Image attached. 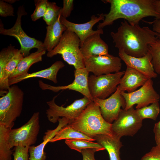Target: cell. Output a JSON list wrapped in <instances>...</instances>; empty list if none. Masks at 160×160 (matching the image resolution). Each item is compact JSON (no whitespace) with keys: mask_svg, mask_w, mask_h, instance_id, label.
Segmentation results:
<instances>
[{"mask_svg":"<svg viewBox=\"0 0 160 160\" xmlns=\"http://www.w3.org/2000/svg\"><path fill=\"white\" fill-rule=\"evenodd\" d=\"M110 34L115 47L119 50L137 57L145 56L149 51L150 45L158 39L157 34L149 27L131 25L124 20L117 31Z\"/></svg>","mask_w":160,"mask_h":160,"instance_id":"cell-1","label":"cell"},{"mask_svg":"<svg viewBox=\"0 0 160 160\" xmlns=\"http://www.w3.org/2000/svg\"><path fill=\"white\" fill-rule=\"evenodd\" d=\"M154 0H106L102 1L110 4V10L103 15L104 19L99 23L98 29L112 25L114 21L122 18L132 25H139L143 18L151 16L160 19V14L153 4Z\"/></svg>","mask_w":160,"mask_h":160,"instance_id":"cell-2","label":"cell"},{"mask_svg":"<svg viewBox=\"0 0 160 160\" xmlns=\"http://www.w3.org/2000/svg\"><path fill=\"white\" fill-rule=\"evenodd\" d=\"M86 135L93 137L100 134L113 135L112 124L103 118L99 106L92 101L76 118L68 124Z\"/></svg>","mask_w":160,"mask_h":160,"instance_id":"cell-3","label":"cell"},{"mask_svg":"<svg viewBox=\"0 0 160 160\" xmlns=\"http://www.w3.org/2000/svg\"><path fill=\"white\" fill-rule=\"evenodd\" d=\"M80 42L76 34L67 30L64 32L57 45L52 51L48 52L47 55L52 57L60 54L63 60L73 66L75 70L85 68V59L80 49Z\"/></svg>","mask_w":160,"mask_h":160,"instance_id":"cell-4","label":"cell"},{"mask_svg":"<svg viewBox=\"0 0 160 160\" xmlns=\"http://www.w3.org/2000/svg\"><path fill=\"white\" fill-rule=\"evenodd\" d=\"M24 93L17 85H13L0 98V124L11 128L21 113Z\"/></svg>","mask_w":160,"mask_h":160,"instance_id":"cell-5","label":"cell"},{"mask_svg":"<svg viewBox=\"0 0 160 160\" xmlns=\"http://www.w3.org/2000/svg\"><path fill=\"white\" fill-rule=\"evenodd\" d=\"M27 14L24 6H20L18 8L17 17L15 23L12 28L5 29L1 20L0 23V34L15 38L20 44V48L19 50L24 57L30 54L31 50L33 48L46 50L43 42L28 36L22 28L21 17Z\"/></svg>","mask_w":160,"mask_h":160,"instance_id":"cell-6","label":"cell"},{"mask_svg":"<svg viewBox=\"0 0 160 160\" xmlns=\"http://www.w3.org/2000/svg\"><path fill=\"white\" fill-rule=\"evenodd\" d=\"M39 113H34L29 121L20 127L10 129L9 141L10 147L33 145L37 140L40 129Z\"/></svg>","mask_w":160,"mask_h":160,"instance_id":"cell-7","label":"cell"},{"mask_svg":"<svg viewBox=\"0 0 160 160\" xmlns=\"http://www.w3.org/2000/svg\"><path fill=\"white\" fill-rule=\"evenodd\" d=\"M125 71L97 76L91 75L88 77L89 91L92 100L95 98H106L116 90Z\"/></svg>","mask_w":160,"mask_h":160,"instance_id":"cell-8","label":"cell"},{"mask_svg":"<svg viewBox=\"0 0 160 160\" xmlns=\"http://www.w3.org/2000/svg\"><path fill=\"white\" fill-rule=\"evenodd\" d=\"M57 96H55L47 103L49 108L46 111L48 119L50 122L55 123L60 117H65L69 121V123L77 117L92 100L87 97H84L75 100L71 105L65 107L57 105L55 102ZM68 123V124H69Z\"/></svg>","mask_w":160,"mask_h":160,"instance_id":"cell-9","label":"cell"},{"mask_svg":"<svg viewBox=\"0 0 160 160\" xmlns=\"http://www.w3.org/2000/svg\"><path fill=\"white\" fill-rule=\"evenodd\" d=\"M143 121L133 106L127 110L121 109L117 118L112 124L113 133L121 138L133 136L142 126Z\"/></svg>","mask_w":160,"mask_h":160,"instance_id":"cell-10","label":"cell"},{"mask_svg":"<svg viewBox=\"0 0 160 160\" xmlns=\"http://www.w3.org/2000/svg\"><path fill=\"white\" fill-rule=\"evenodd\" d=\"M24 57L20 50L11 44L0 52V94L10 87L9 78L20 60Z\"/></svg>","mask_w":160,"mask_h":160,"instance_id":"cell-11","label":"cell"},{"mask_svg":"<svg viewBox=\"0 0 160 160\" xmlns=\"http://www.w3.org/2000/svg\"><path fill=\"white\" fill-rule=\"evenodd\" d=\"M121 94L126 102L124 109L127 110L136 104V109L159 102L160 97L153 87L152 79H149L145 84L138 90L130 93L121 91Z\"/></svg>","mask_w":160,"mask_h":160,"instance_id":"cell-12","label":"cell"},{"mask_svg":"<svg viewBox=\"0 0 160 160\" xmlns=\"http://www.w3.org/2000/svg\"><path fill=\"white\" fill-rule=\"evenodd\" d=\"M84 59L85 68L89 73L97 76L119 72L121 67V58L109 54Z\"/></svg>","mask_w":160,"mask_h":160,"instance_id":"cell-13","label":"cell"},{"mask_svg":"<svg viewBox=\"0 0 160 160\" xmlns=\"http://www.w3.org/2000/svg\"><path fill=\"white\" fill-rule=\"evenodd\" d=\"M121 92L118 85L116 91L108 98L93 99L92 101L99 106L104 119L109 123L112 124L116 119L121 108H125V100Z\"/></svg>","mask_w":160,"mask_h":160,"instance_id":"cell-14","label":"cell"},{"mask_svg":"<svg viewBox=\"0 0 160 160\" xmlns=\"http://www.w3.org/2000/svg\"><path fill=\"white\" fill-rule=\"evenodd\" d=\"M74 72L75 78L73 82L67 85L53 86L46 84L41 80H39L38 82L39 87L42 90H49L54 92L67 89L74 90L92 100L88 87L89 72L85 68L75 70Z\"/></svg>","mask_w":160,"mask_h":160,"instance_id":"cell-15","label":"cell"},{"mask_svg":"<svg viewBox=\"0 0 160 160\" xmlns=\"http://www.w3.org/2000/svg\"><path fill=\"white\" fill-rule=\"evenodd\" d=\"M101 13L99 15L98 17L92 15L89 21L83 23L77 24L72 22L61 15L60 20L61 23L66 27L67 30L76 34L80 40L81 44L88 37L93 34L97 33L102 34L103 33V29H97L95 31L92 29V27L96 23L101 20H104L105 17Z\"/></svg>","mask_w":160,"mask_h":160,"instance_id":"cell-16","label":"cell"},{"mask_svg":"<svg viewBox=\"0 0 160 160\" xmlns=\"http://www.w3.org/2000/svg\"><path fill=\"white\" fill-rule=\"evenodd\" d=\"M118 55L127 66L136 70L149 79L157 77V74L154 71L152 62V57L149 50L145 56L140 57L130 56L121 50H119Z\"/></svg>","mask_w":160,"mask_h":160,"instance_id":"cell-17","label":"cell"},{"mask_svg":"<svg viewBox=\"0 0 160 160\" xmlns=\"http://www.w3.org/2000/svg\"><path fill=\"white\" fill-rule=\"evenodd\" d=\"M100 33L93 34L80 44V51L84 59L92 56L107 55L108 46L100 37Z\"/></svg>","mask_w":160,"mask_h":160,"instance_id":"cell-18","label":"cell"},{"mask_svg":"<svg viewBox=\"0 0 160 160\" xmlns=\"http://www.w3.org/2000/svg\"><path fill=\"white\" fill-rule=\"evenodd\" d=\"M149 79L136 70L128 66L121 79L119 85L121 91L130 93L143 85Z\"/></svg>","mask_w":160,"mask_h":160,"instance_id":"cell-19","label":"cell"},{"mask_svg":"<svg viewBox=\"0 0 160 160\" xmlns=\"http://www.w3.org/2000/svg\"><path fill=\"white\" fill-rule=\"evenodd\" d=\"M58 121L59 124L55 129L48 130L45 132L42 143L37 146L33 145L29 147L28 160H46V155L44 150L45 145L61 129L69 123L68 119L65 117L60 118Z\"/></svg>","mask_w":160,"mask_h":160,"instance_id":"cell-20","label":"cell"},{"mask_svg":"<svg viewBox=\"0 0 160 160\" xmlns=\"http://www.w3.org/2000/svg\"><path fill=\"white\" fill-rule=\"evenodd\" d=\"M65 66L61 61H57L48 68L31 73H28L13 78L9 79V86L14 85L24 80L33 77L44 78L52 81L54 83L57 82V75L60 69Z\"/></svg>","mask_w":160,"mask_h":160,"instance_id":"cell-21","label":"cell"},{"mask_svg":"<svg viewBox=\"0 0 160 160\" xmlns=\"http://www.w3.org/2000/svg\"><path fill=\"white\" fill-rule=\"evenodd\" d=\"M93 138L107 151L110 160H121L120 150L123 145L120 140L121 137L113 134L112 136L100 134Z\"/></svg>","mask_w":160,"mask_h":160,"instance_id":"cell-22","label":"cell"},{"mask_svg":"<svg viewBox=\"0 0 160 160\" xmlns=\"http://www.w3.org/2000/svg\"><path fill=\"white\" fill-rule=\"evenodd\" d=\"M61 14L52 24L46 27V34L44 44L48 52L52 51L58 44L64 32L67 30L60 20Z\"/></svg>","mask_w":160,"mask_h":160,"instance_id":"cell-23","label":"cell"},{"mask_svg":"<svg viewBox=\"0 0 160 160\" xmlns=\"http://www.w3.org/2000/svg\"><path fill=\"white\" fill-rule=\"evenodd\" d=\"M46 50L37 49L35 52L24 57L19 62L15 69L10 75L9 79L15 78L28 73L30 67L33 64L42 60V56Z\"/></svg>","mask_w":160,"mask_h":160,"instance_id":"cell-24","label":"cell"},{"mask_svg":"<svg viewBox=\"0 0 160 160\" xmlns=\"http://www.w3.org/2000/svg\"><path fill=\"white\" fill-rule=\"evenodd\" d=\"M74 139H82L91 141L95 140L93 138L76 130L67 124L61 129L49 142L53 143L62 140Z\"/></svg>","mask_w":160,"mask_h":160,"instance_id":"cell-25","label":"cell"},{"mask_svg":"<svg viewBox=\"0 0 160 160\" xmlns=\"http://www.w3.org/2000/svg\"><path fill=\"white\" fill-rule=\"evenodd\" d=\"M11 129L0 124V160H11L12 152L9 141Z\"/></svg>","mask_w":160,"mask_h":160,"instance_id":"cell-26","label":"cell"},{"mask_svg":"<svg viewBox=\"0 0 160 160\" xmlns=\"http://www.w3.org/2000/svg\"><path fill=\"white\" fill-rule=\"evenodd\" d=\"M65 143L71 149L81 153L82 150L87 148L95 149L97 151L105 149L103 147L97 142L82 139H66Z\"/></svg>","mask_w":160,"mask_h":160,"instance_id":"cell-27","label":"cell"},{"mask_svg":"<svg viewBox=\"0 0 160 160\" xmlns=\"http://www.w3.org/2000/svg\"><path fill=\"white\" fill-rule=\"evenodd\" d=\"M136 111L142 120L150 119L155 121L160 111L159 102L153 103L149 105L136 109Z\"/></svg>","mask_w":160,"mask_h":160,"instance_id":"cell-28","label":"cell"},{"mask_svg":"<svg viewBox=\"0 0 160 160\" xmlns=\"http://www.w3.org/2000/svg\"><path fill=\"white\" fill-rule=\"evenodd\" d=\"M61 8L57 6L56 3L48 1L47 9L42 17L48 25L52 24L57 20L60 13Z\"/></svg>","mask_w":160,"mask_h":160,"instance_id":"cell-29","label":"cell"},{"mask_svg":"<svg viewBox=\"0 0 160 160\" xmlns=\"http://www.w3.org/2000/svg\"><path fill=\"white\" fill-rule=\"evenodd\" d=\"M149 50L152 57V63L154 71L160 74V40L158 39L149 46Z\"/></svg>","mask_w":160,"mask_h":160,"instance_id":"cell-30","label":"cell"},{"mask_svg":"<svg viewBox=\"0 0 160 160\" xmlns=\"http://www.w3.org/2000/svg\"><path fill=\"white\" fill-rule=\"evenodd\" d=\"M47 0H34L36 8L31 15L33 21H35L44 16L47 9Z\"/></svg>","mask_w":160,"mask_h":160,"instance_id":"cell-31","label":"cell"},{"mask_svg":"<svg viewBox=\"0 0 160 160\" xmlns=\"http://www.w3.org/2000/svg\"><path fill=\"white\" fill-rule=\"evenodd\" d=\"M29 148L22 146L15 147L13 154L14 160H28Z\"/></svg>","mask_w":160,"mask_h":160,"instance_id":"cell-32","label":"cell"},{"mask_svg":"<svg viewBox=\"0 0 160 160\" xmlns=\"http://www.w3.org/2000/svg\"><path fill=\"white\" fill-rule=\"evenodd\" d=\"M14 8L11 4L0 0V16L3 17L14 16Z\"/></svg>","mask_w":160,"mask_h":160,"instance_id":"cell-33","label":"cell"},{"mask_svg":"<svg viewBox=\"0 0 160 160\" xmlns=\"http://www.w3.org/2000/svg\"><path fill=\"white\" fill-rule=\"evenodd\" d=\"M141 160H160V147L153 146L149 152L145 154Z\"/></svg>","mask_w":160,"mask_h":160,"instance_id":"cell-34","label":"cell"},{"mask_svg":"<svg viewBox=\"0 0 160 160\" xmlns=\"http://www.w3.org/2000/svg\"><path fill=\"white\" fill-rule=\"evenodd\" d=\"M63 7L61 8V16L65 18L69 17L73 8V0H63Z\"/></svg>","mask_w":160,"mask_h":160,"instance_id":"cell-35","label":"cell"},{"mask_svg":"<svg viewBox=\"0 0 160 160\" xmlns=\"http://www.w3.org/2000/svg\"><path fill=\"white\" fill-rule=\"evenodd\" d=\"M97 151L95 149L87 148L82 150L81 153L82 160H96L95 157V153Z\"/></svg>","mask_w":160,"mask_h":160,"instance_id":"cell-36","label":"cell"},{"mask_svg":"<svg viewBox=\"0 0 160 160\" xmlns=\"http://www.w3.org/2000/svg\"><path fill=\"white\" fill-rule=\"evenodd\" d=\"M153 131L156 145L160 147V120L155 124Z\"/></svg>","mask_w":160,"mask_h":160,"instance_id":"cell-37","label":"cell"},{"mask_svg":"<svg viewBox=\"0 0 160 160\" xmlns=\"http://www.w3.org/2000/svg\"><path fill=\"white\" fill-rule=\"evenodd\" d=\"M144 22L152 25V30L157 34L158 38L160 40V19H155L153 21L151 22Z\"/></svg>","mask_w":160,"mask_h":160,"instance_id":"cell-38","label":"cell"},{"mask_svg":"<svg viewBox=\"0 0 160 160\" xmlns=\"http://www.w3.org/2000/svg\"><path fill=\"white\" fill-rule=\"evenodd\" d=\"M153 3L156 10L160 14V0H154Z\"/></svg>","mask_w":160,"mask_h":160,"instance_id":"cell-39","label":"cell"},{"mask_svg":"<svg viewBox=\"0 0 160 160\" xmlns=\"http://www.w3.org/2000/svg\"><path fill=\"white\" fill-rule=\"evenodd\" d=\"M4 1L10 4H13L17 0H4Z\"/></svg>","mask_w":160,"mask_h":160,"instance_id":"cell-40","label":"cell"}]
</instances>
